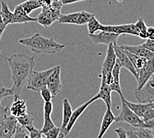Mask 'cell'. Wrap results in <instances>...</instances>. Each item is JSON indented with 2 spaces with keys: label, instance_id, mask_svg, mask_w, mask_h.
<instances>
[{
  "label": "cell",
  "instance_id": "1",
  "mask_svg": "<svg viewBox=\"0 0 154 138\" xmlns=\"http://www.w3.org/2000/svg\"><path fill=\"white\" fill-rule=\"evenodd\" d=\"M4 59L8 61L11 72L13 86L9 88L11 96L14 99L20 98L22 89L36 65L35 55L29 57L24 54L14 53Z\"/></svg>",
  "mask_w": 154,
  "mask_h": 138
},
{
  "label": "cell",
  "instance_id": "2",
  "mask_svg": "<svg viewBox=\"0 0 154 138\" xmlns=\"http://www.w3.org/2000/svg\"><path fill=\"white\" fill-rule=\"evenodd\" d=\"M19 43L27 47L35 54H56L65 47V44L56 42L53 38L43 37L39 33H35L28 38H21Z\"/></svg>",
  "mask_w": 154,
  "mask_h": 138
},
{
  "label": "cell",
  "instance_id": "3",
  "mask_svg": "<svg viewBox=\"0 0 154 138\" xmlns=\"http://www.w3.org/2000/svg\"><path fill=\"white\" fill-rule=\"evenodd\" d=\"M120 96L121 99V110L119 115L117 117H116L115 122H125L130 125L133 127H143L153 130L147 124L144 122L142 118L137 116L133 111L130 110L126 104V102H125V98L123 95Z\"/></svg>",
  "mask_w": 154,
  "mask_h": 138
},
{
  "label": "cell",
  "instance_id": "4",
  "mask_svg": "<svg viewBox=\"0 0 154 138\" xmlns=\"http://www.w3.org/2000/svg\"><path fill=\"white\" fill-rule=\"evenodd\" d=\"M55 69V66L43 71H33L31 72L27 80V89L34 92H40L46 87L48 77Z\"/></svg>",
  "mask_w": 154,
  "mask_h": 138
},
{
  "label": "cell",
  "instance_id": "5",
  "mask_svg": "<svg viewBox=\"0 0 154 138\" xmlns=\"http://www.w3.org/2000/svg\"><path fill=\"white\" fill-rule=\"evenodd\" d=\"M93 15L94 14L85 11L72 12L68 14H60L58 21L61 24L84 25L88 23Z\"/></svg>",
  "mask_w": 154,
  "mask_h": 138
},
{
  "label": "cell",
  "instance_id": "6",
  "mask_svg": "<svg viewBox=\"0 0 154 138\" xmlns=\"http://www.w3.org/2000/svg\"><path fill=\"white\" fill-rule=\"evenodd\" d=\"M135 96L140 103H152L154 101V76H151L145 84L135 92Z\"/></svg>",
  "mask_w": 154,
  "mask_h": 138
},
{
  "label": "cell",
  "instance_id": "7",
  "mask_svg": "<svg viewBox=\"0 0 154 138\" xmlns=\"http://www.w3.org/2000/svg\"><path fill=\"white\" fill-rule=\"evenodd\" d=\"M42 10L36 17V21L43 27L48 28L54 21H58L59 18L60 11L51 8L50 6H43Z\"/></svg>",
  "mask_w": 154,
  "mask_h": 138
},
{
  "label": "cell",
  "instance_id": "8",
  "mask_svg": "<svg viewBox=\"0 0 154 138\" xmlns=\"http://www.w3.org/2000/svg\"><path fill=\"white\" fill-rule=\"evenodd\" d=\"M98 33L89 34V37L94 44H116L119 34L110 33L105 31H99Z\"/></svg>",
  "mask_w": 154,
  "mask_h": 138
},
{
  "label": "cell",
  "instance_id": "9",
  "mask_svg": "<svg viewBox=\"0 0 154 138\" xmlns=\"http://www.w3.org/2000/svg\"><path fill=\"white\" fill-rule=\"evenodd\" d=\"M97 100H98V96L97 94H96L94 97H92L91 99H90V100H88L87 102H85L84 104L79 106L78 108H76L75 109V111H73L72 112L71 116H70V120L69 121L68 125H67L65 131V137L68 136V135L70 133V131H71V130L73 128V126H75L76 121L78 120L79 117L83 114V112L86 110V109L92 103H93V102Z\"/></svg>",
  "mask_w": 154,
  "mask_h": 138
},
{
  "label": "cell",
  "instance_id": "10",
  "mask_svg": "<svg viewBox=\"0 0 154 138\" xmlns=\"http://www.w3.org/2000/svg\"><path fill=\"white\" fill-rule=\"evenodd\" d=\"M46 87L49 90L53 96L59 94L62 88L60 78V67L56 66L55 69L48 77Z\"/></svg>",
  "mask_w": 154,
  "mask_h": 138
},
{
  "label": "cell",
  "instance_id": "11",
  "mask_svg": "<svg viewBox=\"0 0 154 138\" xmlns=\"http://www.w3.org/2000/svg\"><path fill=\"white\" fill-rule=\"evenodd\" d=\"M17 124V120L15 116L12 115H7L0 125V138L13 137Z\"/></svg>",
  "mask_w": 154,
  "mask_h": 138
},
{
  "label": "cell",
  "instance_id": "12",
  "mask_svg": "<svg viewBox=\"0 0 154 138\" xmlns=\"http://www.w3.org/2000/svg\"><path fill=\"white\" fill-rule=\"evenodd\" d=\"M154 59L149 60L147 62L146 65L143 68L138 70L137 71V90H139L145 84V83L148 81L149 78L152 75H153L154 71Z\"/></svg>",
  "mask_w": 154,
  "mask_h": 138
},
{
  "label": "cell",
  "instance_id": "13",
  "mask_svg": "<svg viewBox=\"0 0 154 138\" xmlns=\"http://www.w3.org/2000/svg\"><path fill=\"white\" fill-rule=\"evenodd\" d=\"M114 49L116 55L117 59L119 60L122 67H124V68L127 69L128 70H129L135 78L137 79V75L136 70L135 69L132 63H131L129 57H128L127 54L125 53L124 51L119 46L117 45V44H114Z\"/></svg>",
  "mask_w": 154,
  "mask_h": 138
},
{
  "label": "cell",
  "instance_id": "14",
  "mask_svg": "<svg viewBox=\"0 0 154 138\" xmlns=\"http://www.w3.org/2000/svg\"><path fill=\"white\" fill-rule=\"evenodd\" d=\"M116 59L117 57L114 49V44H108L106 57L103 63H102L101 72L104 74L112 72V70L115 65Z\"/></svg>",
  "mask_w": 154,
  "mask_h": 138
},
{
  "label": "cell",
  "instance_id": "15",
  "mask_svg": "<svg viewBox=\"0 0 154 138\" xmlns=\"http://www.w3.org/2000/svg\"><path fill=\"white\" fill-rule=\"evenodd\" d=\"M44 123L41 130V132L45 136H46L48 131L54 126L53 121L51 118V115L53 112V104L51 102H45L44 107Z\"/></svg>",
  "mask_w": 154,
  "mask_h": 138
},
{
  "label": "cell",
  "instance_id": "16",
  "mask_svg": "<svg viewBox=\"0 0 154 138\" xmlns=\"http://www.w3.org/2000/svg\"><path fill=\"white\" fill-rule=\"evenodd\" d=\"M72 112L71 105H70L68 99H64L63 100V120L61 126L60 127V132L58 138H63L65 136V131L66 127L68 125L69 121L70 120V116H71Z\"/></svg>",
  "mask_w": 154,
  "mask_h": 138
},
{
  "label": "cell",
  "instance_id": "17",
  "mask_svg": "<svg viewBox=\"0 0 154 138\" xmlns=\"http://www.w3.org/2000/svg\"><path fill=\"white\" fill-rule=\"evenodd\" d=\"M116 120V116L112 110V107L106 106V110L104 113L102 119L100 131H99L98 138H102L106 133L108 130L110 128L111 125L113 124Z\"/></svg>",
  "mask_w": 154,
  "mask_h": 138
},
{
  "label": "cell",
  "instance_id": "18",
  "mask_svg": "<svg viewBox=\"0 0 154 138\" xmlns=\"http://www.w3.org/2000/svg\"><path fill=\"white\" fill-rule=\"evenodd\" d=\"M122 69V65L119 61V60L116 59L115 65L112 70V76L113 78V82L110 85L112 92H116L119 94L120 96L123 95L122 91L120 86V70Z\"/></svg>",
  "mask_w": 154,
  "mask_h": 138
},
{
  "label": "cell",
  "instance_id": "19",
  "mask_svg": "<svg viewBox=\"0 0 154 138\" xmlns=\"http://www.w3.org/2000/svg\"><path fill=\"white\" fill-rule=\"evenodd\" d=\"M122 49L127 51L136 55L146 58L147 60L154 59V52L147 50L140 45H121Z\"/></svg>",
  "mask_w": 154,
  "mask_h": 138
},
{
  "label": "cell",
  "instance_id": "20",
  "mask_svg": "<svg viewBox=\"0 0 154 138\" xmlns=\"http://www.w3.org/2000/svg\"><path fill=\"white\" fill-rule=\"evenodd\" d=\"M111 94L112 90L110 86L106 84L104 78H101L100 89L99 92L96 94L98 96V99H101L102 101H104L106 106L112 107Z\"/></svg>",
  "mask_w": 154,
  "mask_h": 138
},
{
  "label": "cell",
  "instance_id": "21",
  "mask_svg": "<svg viewBox=\"0 0 154 138\" xmlns=\"http://www.w3.org/2000/svg\"><path fill=\"white\" fill-rule=\"evenodd\" d=\"M9 110L11 115H14L15 118L22 116L27 112L25 101L23 100H20V98L14 99V101L11 104V106L9 107Z\"/></svg>",
  "mask_w": 154,
  "mask_h": 138
},
{
  "label": "cell",
  "instance_id": "22",
  "mask_svg": "<svg viewBox=\"0 0 154 138\" xmlns=\"http://www.w3.org/2000/svg\"><path fill=\"white\" fill-rule=\"evenodd\" d=\"M13 18V24L15 23H27L31 21H36V18L31 17L25 13L21 7L20 4L15 7Z\"/></svg>",
  "mask_w": 154,
  "mask_h": 138
},
{
  "label": "cell",
  "instance_id": "23",
  "mask_svg": "<svg viewBox=\"0 0 154 138\" xmlns=\"http://www.w3.org/2000/svg\"><path fill=\"white\" fill-rule=\"evenodd\" d=\"M125 102L127 104V106L131 111H133L135 114H136L137 116H139L140 118L143 117V115L145 113L147 108H148L150 104L152 103H146V104H142V103H132L129 101H127L125 98Z\"/></svg>",
  "mask_w": 154,
  "mask_h": 138
},
{
  "label": "cell",
  "instance_id": "24",
  "mask_svg": "<svg viewBox=\"0 0 154 138\" xmlns=\"http://www.w3.org/2000/svg\"><path fill=\"white\" fill-rule=\"evenodd\" d=\"M123 51H124L125 53L127 54L128 57H129L130 60H131V63H132L135 69L136 70V72L137 70L143 68V67L146 65L147 62L148 61V60L146 59V58L136 55V54H134L132 53L128 52L127 51H125V50H123Z\"/></svg>",
  "mask_w": 154,
  "mask_h": 138
},
{
  "label": "cell",
  "instance_id": "25",
  "mask_svg": "<svg viewBox=\"0 0 154 138\" xmlns=\"http://www.w3.org/2000/svg\"><path fill=\"white\" fill-rule=\"evenodd\" d=\"M0 15L2 16V20L4 23L7 25L9 24H13V18H14V13L11 12L9 9L7 3L2 1L1 5V11Z\"/></svg>",
  "mask_w": 154,
  "mask_h": 138
},
{
  "label": "cell",
  "instance_id": "26",
  "mask_svg": "<svg viewBox=\"0 0 154 138\" xmlns=\"http://www.w3.org/2000/svg\"><path fill=\"white\" fill-rule=\"evenodd\" d=\"M142 120L147 124L148 126L153 129V122H154V104L153 102L150 104L149 106L147 108L145 113H144L143 117L142 118Z\"/></svg>",
  "mask_w": 154,
  "mask_h": 138
},
{
  "label": "cell",
  "instance_id": "27",
  "mask_svg": "<svg viewBox=\"0 0 154 138\" xmlns=\"http://www.w3.org/2000/svg\"><path fill=\"white\" fill-rule=\"evenodd\" d=\"M86 24H87V28L89 34L95 33L96 31H100L101 26L102 25L98 21V19L96 18L94 15H93L92 16Z\"/></svg>",
  "mask_w": 154,
  "mask_h": 138
},
{
  "label": "cell",
  "instance_id": "28",
  "mask_svg": "<svg viewBox=\"0 0 154 138\" xmlns=\"http://www.w3.org/2000/svg\"><path fill=\"white\" fill-rule=\"evenodd\" d=\"M20 5L27 15H29L35 9L41 8V5L33 1V0H27V1L21 3Z\"/></svg>",
  "mask_w": 154,
  "mask_h": 138
},
{
  "label": "cell",
  "instance_id": "29",
  "mask_svg": "<svg viewBox=\"0 0 154 138\" xmlns=\"http://www.w3.org/2000/svg\"><path fill=\"white\" fill-rule=\"evenodd\" d=\"M119 25L122 32V34H130L134 35V36L139 37V32L136 26H135L134 23L122 24Z\"/></svg>",
  "mask_w": 154,
  "mask_h": 138
},
{
  "label": "cell",
  "instance_id": "30",
  "mask_svg": "<svg viewBox=\"0 0 154 138\" xmlns=\"http://www.w3.org/2000/svg\"><path fill=\"white\" fill-rule=\"evenodd\" d=\"M17 120L18 124H19L22 126H31V125H33V121L35 120V117L33 115L31 114H28L27 112L25 115H22V116L16 118Z\"/></svg>",
  "mask_w": 154,
  "mask_h": 138
},
{
  "label": "cell",
  "instance_id": "31",
  "mask_svg": "<svg viewBox=\"0 0 154 138\" xmlns=\"http://www.w3.org/2000/svg\"><path fill=\"white\" fill-rule=\"evenodd\" d=\"M135 26L137 28V31L139 32V37H140L142 39H145L147 38L146 37V31L147 27L144 22L143 18L141 17L138 20L136 21V23H134Z\"/></svg>",
  "mask_w": 154,
  "mask_h": 138
},
{
  "label": "cell",
  "instance_id": "32",
  "mask_svg": "<svg viewBox=\"0 0 154 138\" xmlns=\"http://www.w3.org/2000/svg\"><path fill=\"white\" fill-rule=\"evenodd\" d=\"M137 138H154L153 130L149 128L140 127L137 128V130L134 131Z\"/></svg>",
  "mask_w": 154,
  "mask_h": 138
},
{
  "label": "cell",
  "instance_id": "33",
  "mask_svg": "<svg viewBox=\"0 0 154 138\" xmlns=\"http://www.w3.org/2000/svg\"><path fill=\"white\" fill-rule=\"evenodd\" d=\"M13 137L14 138H29V136L27 133L26 129H25V127L21 126L19 124H17V127H16V130Z\"/></svg>",
  "mask_w": 154,
  "mask_h": 138
},
{
  "label": "cell",
  "instance_id": "34",
  "mask_svg": "<svg viewBox=\"0 0 154 138\" xmlns=\"http://www.w3.org/2000/svg\"><path fill=\"white\" fill-rule=\"evenodd\" d=\"M25 128L26 130L29 133V137L31 138H41L42 137V133L41 132V130H37L35 128L33 125H31V126H25Z\"/></svg>",
  "mask_w": 154,
  "mask_h": 138
},
{
  "label": "cell",
  "instance_id": "35",
  "mask_svg": "<svg viewBox=\"0 0 154 138\" xmlns=\"http://www.w3.org/2000/svg\"><path fill=\"white\" fill-rule=\"evenodd\" d=\"M39 92L41 97H42L45 102H51V100H52L53 96L47 87H44L41 89Z\"/></svg>",
  "mask_w": 154,
  "mask_h": 138
},
{
  "label": "cell",
  "instance_id": "36",
  "mask_svg": "<svg viewBox=\"0 0 154 138\" xmlns=\"http://www.w3.org/2000/svg\"><path fill=\"white\" fill-rule=\"evenodd\" d=\"M60 132V127L54 126L53 128L48 131L45 137L48 138H58Z\"/></svg>",
  "mask_w": 154,
  "mask_h": 138
},
{
  "label": "cell",
  "instance_id": "37",
  "mask_svg": "<svg viewBox=\"0 0 154 138\" xmlns=\"http://www.w3.org/2000/svg\"><path fill=\"white\" fill-rule=\"evenodd\" d=\"M9 110V106L4 107L3 106L0 102V125L2 124L3 121L5 120V118L7 117L8 113Z\"/></svg>",
  "mask_w": 154,
  "mask_h": 138
},
{
  "label": "cell",
  "instance_id": "38",
  "mask_svg": "<svg viewBox=\"0 0 154 138\" xmlns=\"http://www.w3.org/2000/svg\"><path fill=\"white\" fill-rule=\"evenodd\" d=\"M9 96H11V92L9 91V89L5 88L4 85L2 84V83L0 82V102L3 98Z\"/></svg>",
  "mask_w": 154,
  "mask_h": 138
},
{
  "label": "cell",
  "instance_id": "39",
  "mask_svg": "<svg viewBox=\"0 0 154 138\" xmlns=\"http://www.w3.org/2000/svg\"><path fill=\"white\" fill-rule=\"evenodd\" d=\"M141 46L143 47L145 49L149 50L150 51L154 52V41L153 39H150V38H147L146 42L141 44Z\"/></svg>",
  "mask_w": 154,
  "mask_h": 138
},
{
  "label": "cell",
  "instance_id": "40",
  "mask_svg": "<svg viewBox=\"0 0 154 138\" xmlns=\"http://www.w3.org/2000/svg\"><path fill=\"white\" fill-rule=\"evenodd\" d=\"M114 131L119 138H127V131L123 128L118 127L117 129H115Z\"/></svg>",
  "mask_w": 154,
  "mask_h": 138
},
{
  "label": "cell",
  "instance_id": "41",
  "mask_svg": "<svg viewBox=\"0 0 154 138\" xmlns=\"http://www.w3.org/2000/svg\"><path fill=\"white\" fill-rule=\"evenodd\" d=\"M146 37L150 39H154V28L153 27H149L147 28Z\"/></svg>",
  "mask_w": 154,
  "mask_h": 138
},
{
  "label": "cell",
  "instance_id": "42",
  "mask_svg": "<svg viewBox=\"0 0 154 138\" xmlns=\"http://www.w3.org/2000/svg\"><path fill=\"white\" fill-rule=\"evenodd\" d=\"M6 27H7V25H6L4 23V22L3 21L2 16H1V15H0V41H1V39H2V35H3V33H4V31L5 30Z\"/></svg>",
  "mask_w": 154,
  "mask_h": 138
},
{
  "label": "cell",
  "instance_id": "43",
  "mask_svg": "<svg viewBox=\"0 0 154 138\" xmlns=\"http://www.w3.org/2000/svg\"><path fill=\"white\" fill-rule=\"evenodd\" d=\"M59 1L61 2L63 5H66L69 4H75V3H76V2H85V1H86V0H59Z\"/></svg>",
  "mask_w": 154,
  "mask_h": 138
},
{
  "label": "cell",
  "instance_id": "44",
  "mask_svg": "<svg viewBox=\"0 0 154 138\" xmlns=\"http://www.w3.org/2000/svg\"><path fill=\"white\" fill-rule=\"evenodd\" d=\"M127 138H137L136 133H134V131H127Z\"/></svg>",
  "mask_w": 154,
  "mask_h": 138
},
{
  "label": "cell",
  "instance_id": "45",
  "mask_svg": "<svg viewBox=\"0 0 154 138\" xmlns=\"http://www.w3.org/2000/svg\"><path fill=\"white\" fill-rule=\"evenodd\" d=\"M53 0H42V7L43 6H49L51 3H52Z\"/></svg>",
  "mask_w": 154,
  "mask_h": 138
},
{
  "label": "cell",
  "instance_id": "46",
  "mask_svg": "<svg viewBox=\"0 0 154 138\" xmlns=\"http://www.w3.org/2000/svg\"><path fill=\"white\" fill-rule=\"evenodd\" d=\"M33 1L38 3V4H39L41 5V7H42V0H33Z\"/></svg>",
  "mask_w": 154,
  "mask_h": 138
},
{
  "label": "cell",
  "instance_id": "47",
  "mask_svg": "<svg viewBox=\"0 0 154 138\" xmlns=\"http://www.w3.org/2000/svg\"><path fill=\"white\" fill-rule=\"evenodd\" d=\"M0 56H1V51H0Z\"/></svg>",
  "mask_w": 154,
  "mask_h": 138
}]
</instances>
